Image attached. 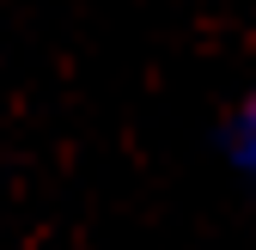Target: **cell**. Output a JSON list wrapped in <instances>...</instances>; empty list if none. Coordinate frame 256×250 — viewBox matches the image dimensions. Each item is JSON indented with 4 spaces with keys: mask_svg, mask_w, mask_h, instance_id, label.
I'll return each instance as SVG.
<instances>
[{
    "mask_svg": "<svg viewBox=\"0 0 256 250\" xmlns=\"http://www.w3.org/2000/svg\"><path fill=\"white\" fill-rule=\"evenodd\" d=\"M232 146H238V165L256 177V92H250V104H244V116H238V140H232Z\"/></svg>",
    "mask_w": 256,
    "mask_h": 250,
    "instance_id": "6da1fadb",
    "label": "cell"
}]
</instances>
